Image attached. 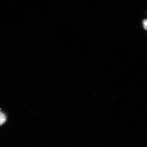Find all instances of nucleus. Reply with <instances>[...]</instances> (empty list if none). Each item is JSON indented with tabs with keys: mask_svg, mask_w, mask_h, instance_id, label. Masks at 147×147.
Masks as SVG:
<instances>
[{
	"mask_svg": "<svg viewBox=\"0 0 147 147\" xmlns=\"http://www.w3.org/2000/svg\"><path fill=\"white\" fill-rule=\"evenodd\" d=\"M7 117L5 114L0 111V125L4 124L6 121Z\"/></svg>",
	"mask_w": 147,
	"mask_h": 147,
	"instance_id": "1",
	"label": "nucleus"
},
{
	"mask_svg": "<svg viewBox=\"0 0 147 147\" xmlns=\"http://www.w3.org/2000/svg\"><path fill=\"white\" fill-rule=\"evenodd\" d=\"M143 27L146 30H147V19H145L143 21Z\"/></svg>",
	"mask_w": 147,
	"mask_h": 147,
	"instance_id": "2",
	"label": "nucleus"
},
{
	"mask_svg": "<svg viewBox=\"0 0 147 147\" xmlns=\"http://www.w3.org/2000/svg\"><path fill=\"white\" fill-rule=\"evenodd\" d=\"M0 110H1V108H0Z\"/></svg>",
	"mask_w": 147,
	"mask_h": 147,
	"instance_id": "3",
	"label": "nucleus"
}]
</instances>
